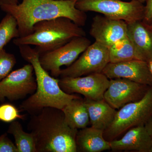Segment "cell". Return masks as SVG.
Returning a JSON list of instances; mask_svg holds the SVG:
<instances>
[{"label": "cell", "instance_id": "cell-1", "mask_svg": "<svg viewBox=\"0 0 152 152\" xmlns=\"http://www.w3.org/2000/svg\"><path fill=\"white\" fill-rule=\"evenodd\" d=\"M77 0H23L15 5L0 6L6 13L16 20L20 37L32 33L34 25L38 22L65 17L80 26L86 25L87 16L85 12L76 8Z\"/></svg>", "mask_w": 152, "mask_h": 152}, {"label": "cell", "instance_id": "cell-2", "mask_svg": "<svg viewBox=\"0 0 152 152\" xmlns=\"http://www.w3.org/2000/svg\"><path fill=\"white\" fill-rule=\"evenodd\" d=\"M28 128L35 140L37 152H76L78 129L71 127L62 110L45 107L35 114Z\"/></svg>", "mask_w": 152, "mask_h": 152}, {"label": "cell", "instance_id": "cell-3", "mask_svg": "<svg viewBox=\"0 0 152 152\" xmlns=\"http://www.w3.org/2000/svg\"><path fill=\"white\" fill-rule=\"evenodd\" d=\"M18 48L23 58L33 66L37 86L35 93L23 102L21 108L33 114L48 107L62 110L74 99L80 98L61 89L58 79L50 75L41 65L40 55L37 49L28 45H20Z\"/></svg>", "mask_w": 152, "mask_h": 152}, {"label": "cell", "instance_id": "cell-4", "mask_svg": "<svg viewBox=\"0 0 152 152\" xmlns=\"http://www.w3.org/2000/svg\"><path fill=\"white\" fill-rule=\"evenodd\" d=\"M86 36L81 26L68 18L59 17L38 22L34 25L31 34L14 39L13 43L18 47L35 46L41 55L60 48L76 37Z\"/></svg>", "mask_w": 152, "mask_h": 152}, {"label": "cell", "instance_id": "cell-5", "mask_svg": "<svg viewBox=\"0 0 152 152\" xmlns=\"http://www.w3.org/2000/svg\"><path fill=\"white\" fill-rule=\"evenodd\" d=\"M152 115V86L141 99L129 103L117 111L113 123L104 132V137L113 140L133 127L145 125Z\"/></svg>", "mask_w": 152, "mask_h": 152}, {"label": "cell", "instance_id": "cell-6", "mask_svg": "<svg viewBox=\"0 0 152 152\" xmlns=\"http://www.w3.org/2000/svg\"><path fill=\"white\" fill-rule=\"evenodd\" d=\"M77 9L83 12H94L110 18L128 23L143 20L145 5L136 0H77Z\"/></svg>", "mask_w": 152, "mask_h": 152}, {"label": "cell", "instance_id": "cell-7", "mask_svg": "<svg viewBox=\"0 0 152 152\" xmlns=\"http://www.w3.org/2000/svg\"><path fill=\"white\" fill-rule=\"evenodd\" d=\"M91 41L86 37H76L60 48L40 55L39 61L45 69L50 72L52 77L60 75L62 66H69L90 45Z\"/></svg>", "mask_w": 152, "mask_h": 152}, {"label": "cell", "instance_id": "cell-8", "mask_svg": "<svg viewBox=\"0 0 152 152\" xmlns=\"http://www.w3.org/2000/svg\"><path fill=\"white\" fill-rule=\"evenodd\" d=\"M110 63L108 48L95 42L90 45L71 65L61 69V77H76L102 73Z\"/></svg>", "mask_w": 152, "mask_h": 152}, {"label": "cell", "instance_id": "cell-9", "mask_svg": "<svg viewBox=\"0 0 152 152\" xmlns=\"http://www.w3.org/2000/svg\"><path fill=\"white\" fill-rule=\"evenodd\" d=\"M33 66L29 63L23 67L12 71L0 81V101L6 98L14 101L32 95L37 89Z\"/></svg>", "mask_w": 152, "mask_h": 152}, {"label": "cell", "instance_id": "cell-10", "mask_svg": "<svg viewBox=\"0 0 152 152\" xmlns=\"http://www.w3.org/2000/svg\"><path fill=\"white\" fill-rule=\"evenodd\" d=\"M110 80L102 73H93L85 77H61L59 84L67 94L77 93L92 100L104 99V95L108 88Z\"/></svg>", "mask_w": 152, "mask_h": 152}, {"label": "cell", "instance_id": "cell-11", "mask_svg": "<svg viewBox=\"0 0 152 152\" xmlns=\"http://www.w3.org/2000/svg\"><path fill=\"white\" fill-rule=\"evenodd\" d=\"M149 87L128 79H111L104 99L112 107L119 109L129 103L141 99Z\"/></svg>", "mask_w": 152, "mask_h": 152}, {"label": "cell", "instance_id": "cell-12", "mask_svg": "<svg viewBox=\"0 0 152 152\" xmlns=\"http://www.w3.org/2000/svg\"><path fill=\"white\" fill-rule=\"evenodd\" d=\"M102 73L110 80L126 79L148 86H152V75L148 63L141 60L109 63Z\"/></svg>", "mask_w": 152, "mask_h": 152}, {"label": "cell", "instance_id": "cell-13", "mask_svg": "<svg viewBox=\"0 0 152 152\" xmlns=\"http://www.w3.org/2000/svg\"><path fill=\"white\" fill-rule=\"evenodd\" d=\"M90 34L95 42L109 48L127 37V23L123 20L97 15L93 18Z\"/></svg>", "mask_w": 152, "mask_h": 152}, {"label": "cell", "instance_id": "cell-14", "mask_svg": "<svg viewBox=\"0 0 152 152\" xmlns=\"http://www.w3.org/2000/svg\"><path fill=\"white\" fill-rule=\"evenodd\" d=\"M127 36L135 51L136 59L148 62L152 59V31L143 20L127 23Z\"/></svg>", "mask_w": 152, "mask_h": 152}, {"label": "cell", "instance_id": "cell-15", "mask_svg": "<svg viewBox=\"0 0 152 152\" xmlns=\"http://www.w3.org/2000/svg\"><path fill=\"white\" fill-rule=\"evenodd\" d=\"M111 149L114 151H135L150 152L152 139L145 125L131 128L121 139L110 141Z\"/></svg>", "mask_w": 152, "mask_h": 152}, {"label": "cell", "instance_id": "cell-16", "mask_svg": "<svg viewBox=\"0 0 152 152\" xmlns=\"http://www.w3.org/2000/svg\"><path fill=\"white\" fill-rule=\"evenodd\" d=\"M104 132L92 126L81 129L76 137L77 149L83 152H101L111 149L110 141L104 137Z\"/></svg>", "mask_w": 152, "mask_h": 152}, {"label": "cell", "instance_id": "cell-17", "mask_svg": "<svg viewBox=\"0 0 152 152\" xmlns=\"http://www.w3.org/2000/svg\"><path fill=\"white\" fill-rule=\"evenodd\" d=\"M84 102L91 126L104 132L113 123L117 111L104 99L96 101L86 99Z\"/></svg>", "mask_w": 152, "mask_h": 152}, {"label": "cell", "instance_id": "cell-18", "mask_svg": "<svg viewBox=\"0 0 152 152\" xmlns=\"http://www.w3.org/2000/svg\"><path fill=\"white\" fill-rule=\"evenodd\" d=\"M66 123L73 129H83L90 123L89 116L84 100L74 99L62 110Z\"/></svg>", "mask_w": 152, "mask_h": 152}, {"label": "cell", "instance_id": "cell-19", "mask_svg": "<svg viewBox=\"0 0 152 152\" xmlns=\"http://www.w3.org/2000/svg\"><path fill=\"white\" fill-rule=\"evenodd\" d=\"M7 132L13 136L18 152H37L34 135L25 132L19 121L11 123Z\"/></svg>", "mask_w": 152, "mask_h": 152}, {"label": "cell", "instance_id": "cell-20", "mask_svg": "<svg viewBox=\"0 0 152 152\" xmlns=\"http://www.w3.org/2000/svg\"><path fill=\"white\" fill-rule=\"evenodd\" d=\"M108 50L110 63L137 59L134 46L128 36L115 43L109 48Z\"/></svg>", "mask_w": 152, "mask_h": 152}, {"label": "cell", "instance_id": "cell-21", "mask_svg": "<svg viewBox=\"0 0 152 152\" xmlns=\"http://www.w3.org/2000/svg\"><path fill=\"white\" fill-rule=\"evenodd\" d=\"M19 37L16 20L11 14L7 13L0 22V51L12 39Z\"/></svg>", "mask_w": 152, "mask_h": 152}, {"label": "cell", "instance_id": "cell-22", "mask_svg": "<svg viewBox=\"0 0 152 152\" xmlns=\"http://www.w3.org/2000/svg\"><path fill=\"white\" fill-rule=\"evenodd\" d=\"M16 63L14 54L8 53L4 49L0 51V81L12 72Z\"/></svg>", "mask_w": 152, "mask_h": 152}, {"label": "cell", "instance_id": "cell-23", "mask_svg": "<svg viewBox=\"0 0 152 152\" xmlns=\"http://www.w3.org/2000/svg\"><path fill=\"white\" fill-rule=\"evenodd\" d=\"M24 118L18 109L10 104H4L0 105V121L5 123H12L18 119Z\"/></svg>", "mask_w": 152, "mask_h": 152}, {"label": "cell", "instance_id": "cell-24", "mask_svg": "<svg viewBox=\"0 0 152 152\" xmlns=\"http://www.w3.org/2000/svg\"><path fill=\"white\" fill-rule=\"evenodd\" d=\"M0 152H18L15 144L8 137L7 134L0 136Z\"/></svg>", "mask_w": 152, "mask_h": 152}, {"label": "cell", "instance_id": "cell-25", "mask_svg": "<svg viewBox=\"0 0 152 152\" xmlns=\"http://www.w3.org/2000/svg\"><path fill=\"white\" fill-rule=\"evenodd\" d=\"M146 3L145 18L143 20L149 24L152 20V0H148Z\"/></svg>", "mask_w": 152, "mask_h": 152}, {"label": "cell", "instance_id": "cell-26", "mask_svg": "<svg viewBox=\"0 0 152 152\" xmlns=\"http://www.w3.org/2000/svg\"><path fill=\"white\" fill-rule=\"evenodd\" d=\"M19 4V0H0V6L15 5Z\"/></svg>", "mask_w": 152, "mask_h": 152}, {"label": "cell", "instance_id": "cell-27", "mask_svg": "<svg viewBox=\"0 0 152 152\" xmlns=\"http://www.w3.org/2000/svg\"><path fill=\"white\" fill-rule=\"evenodd\" d=\"M145 126L152 139V115L145 124Z\"/></svg>", "mask_w": 152, "mask_h": 152}, {"label": "cell", "instance_id": "cell-28", "mask_svg": "<svg viewBox=\"0 0 152 152\" xmlns=\"http://www.w3.org/2000/svg\"><path fill=\"white\" fill-rule=\"evenodd\" d=\"M150 71L152 75V59L149 60L147 62Z\"/></svg>", "mask_w": 152, "mask_h": 152}, {"label": "cell", "instance_id": "cell-29", "mask_svg": "<svg viewBox=\"0 0 152 152\" xmlns=\"http://www.w3.org/2000/svg\"><path fill=\"white\" fill-rule=\"evenodd\" d=\"M136 1H138L140 2L143 3L146 2L147 1H148V0H136Z\"/></svg>", "mask_w": 152, "mask_h": 152}, {"label": "cell", "instance_id": "cell-30", "mask_svg": "<svg viewBox=\"0 0 152 152\" xmlns=\"http://www.w3.org/2000/svg\"><path fill=\"white\" fill-rule=\"evenodd\" d=\"M149 24L150 25V26H151L152 27V20H151V21L150 22V23Z\"/></svg>", "mask_w": 152, "mask_h": 152}, {"label": "cell", "instance_id": "cell-31", "mask_svg": "<svg viewBox=\"0 0 152 152\" xmlns=\"http://www.w3.org/2000/svg\"><path fill=\"white\" fill-rule=\"evenodd\" d=\"M150 152H152V145L151 148V149H150Z\"/></svg>", "mask_w": 152, "mask_h": 152}, {"label": "cell", "instance_id": "cell-32", "mask_svg": "<svg viewBox=\"0 0 152 152\" xmlns=\"http://www.w3.org/2000/svg\"><path fill=\"white\" fill-rule=\"evenodd\" d=\"M56 1H68V0H56Z\"/></svg>", "mask_w": 152, "mask_h": 152}, {"label": "cell", "instance_id": "cell-33", "mask_svg": "<svg viewBox=\"0 0 152 152\" xmlns=\"http://www.w3.org/2000/svg\"><path fill=\"white\" fill-rule=\"evenodd\" d=\"M151 29H152V27L151 26Z\"/></svg>", "mask_w": 152, "mask_h": 152}]
</instances>
